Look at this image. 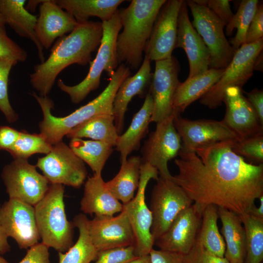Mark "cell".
Segmentation results:
<instances>
[{
  "instance_id": "obj_13",
  "label": "cell",
  "mask_w": 263,
  "mask_h": 263,
  "mask_svg": "<svg viewBox=\"0 0 263 263\" xmlns=\"http://www.w3.org/2000/svg\"><path fill=\"white\" fill-rule=\"evenodd\" d=\"M36 166L51 184L79 188L87 175L84 163L62 141L53 145L45 156L38 158Z\"/></svg>"
},
{
  "instance_id": "obj_31",
  "label": "cell",
  "mask_w": 263,
  "mask_h": 263,
  "mask_svg": "<svg viewBox=\"0 0 263 263\" xmlns=\"http://www.w3.org/2000/svg\"><path fill=\"white\" fill-rule=\"evenodd\" d=\"M67 138H88L92 140L116 145L119 134L114 125L112 114H101L94 116L72 129L66 135Z\"/></svg>"
},
{
  "instance_id": "obj_12",
  "label": "cell",
  "mask_w": 263,
  "mask_h": 263,
  "mask_svg": "<svg viewBox=\"0 0 263 263\" xmlns=\"http://www.w3.org/2000/svg\"><path fill=\"white\" fill-rule=\"evenodd\" d=\"M1 177L9 198L33 207L43 198L49 187L46 177L28 159H14L4 167Z\"/></svg>"
},
{
  "instance_id": "obj_48",
  "label": "cell",
  "mask_w": 263,
  "mask_h": 263,
  "mask_svg": "<svg viewBox=\"0 0 263 263\" xmlns=\"http://www.w3.org/2000/svg\"><path fill=\"white\" fill-rule=\"evenodd\" d=\"M246 98L256 113L261 122L263 124V91L255 88L249 92L243 91Z\"/></svg>"
},
{
  "instance_id": "obj_44",
  "label": "cell",
  "mask_w": 263,
  "mask_h": 263,
  "mask_svg": "<svg viewBox=\"0 0 263 263\" xmlns=\"http://www.w3.org/2000/svg\"><path fill=\"white\" fill-rule=\"evenodd\" d=\"M263 6L258 4L247 30L244 44H251L263 38Z\"/></svg>"
},
{
  "instance_id": "obj_28",
  "label": "cell",
  "mask_w": 263,
  "mask_h": 263,
  "mask_svg": "<svg viewBox=\"0 0 263 263\" xmlns=\"http://www.w3.org/2000/svg\"><path fill=\"white\" fill-rule=\"evenodd\" d=\"M218 212L222 224L221 233L225 245V257L229 263H244L245 233L240 216L221 207H218Z\"/></svg>"
},
{
  "instance_id": "obj_41",
  "label": "cell",
  "mask_w": 263,
  "mask_h": 263,
  "mask_svg": "<svg viewBox=\"0 0 263 263\" xmlns=\"http://www.w3.org/2000/svg\"><path fill=\"white\" fill-rule=\"evenodd\" d=\"M27 53L7 35L5 29L0 28V59L24 62Z\"/></svg>"
},
{
  "instance_id": "obj_1",
  "label": "cell",
  "mask_w": 263,
  "mask_h": 263,
  "mask_svg": "<svg viewBox=\"0 0 263 263\" xmlns=\"http://www.w3.org/2000/svg\"><path fill=\"white\" fill-rule=\"evenodd\" d=\"M238 140L196 149H181L174 163L178 169L171 180L193 201L202 215L209 205L229 210L240 218L249 214L263 195V164L246 162L232 149Z\"/></svg>"
},
{
  "instance_id": "obj_36",
  "label": "cell",
  "mask_w": 263,
  "mask_h": 263,
  "mask_svg": "<svg viewBox=\"0 0 263 263\" xmlns=\"http://www.w3.org/2000/svg\"><path fill=\"white\" fill-rule=\"evenodd\" d=\"M240 218L245 233L244 263H261L263 259V219L249 214Z\"/></svg>"
},
{
  "instance_id": "obj_7",
  "label": "cell",
  "mask_w": 263,
  "mask_h": 263,
  "mask_svg": "<svg viewBox=\"0 0 263 263\" xmlns=\"http://www.w3.org/2000/svg\"><path fill=\"white\" fill-rule=\"evenodd\" d=\"M263 38L244 44L237 50L218 82L202 97L201 104L216 109L223 102L225 90L231 87L242 88L253 75L257 57L263 52Z\"/></svg>"
},
{
  "instance_id": "obj_39",
  "label": "cell",
  "mask_w": 263,
  "mask_h": 263,
  "mask_svg": "<svg viewBox=\"0 0 263 263\" xmlns=\"http://www.w3.org/2000/svg\"><path fill=\"white\" fill-rule=\"evenodd\" d=\"M17 62L10 59H0V110L9 123L18 119L9 102L8 94V77L12 68Z\"/></svg>"
},
{
  "instance_id": "obj_30",
  "label": "cell",
  "mask_w": 263,
  "mask_h": 263,
  "mask_svg": "<svg viewBox=\"0 0 263 263\" xmlns=\"http://www.w3.org/2000/svg\"><path fill=\"white\" fill-rule=\"evenodd\" d=\"M123 0H56V3L75 18L77 23L96 17L101 22L110 19Z\"/></svg>"
},
{
  "instance_id": "obj_6",
  "label": "cell",
  "mask_w": 263,
  "mask_h": 263,
  "mask_svg": "<svg viewBox=\"0 0 263 263\" xmlns=\"http://www.w3.org/2000/svg\"><path fill=\"white\" fill-rule=\"evenodd\" d=\"M102 23L103 35L101 43L95 58L90 62L89 71L85 78L74 86H68L60 79L58 80L57 86L59 89L69 95L74 104H78L91 92L98 88L103 71H105L110 77L119 64L116 40L122 25L118 9L110 19Z\"/></svg>"
},
{
  "instance_id": "obj_25",
  "label": "cell",
  "mask_w": 263,
  "mask_h": 263,
  "mask_svg": "<svg viewBox=\"0 0 263 263\" xmlns=\"http://www.w3.org/2000/svg\"><path fill=\"white\" fill-rule=\"evenodd\" d=\"M25 0H0V13L5 24L20 37L30 39L36 45L41 62L44 60L43 48L39 43L35 28L37 18L25 7Z\"/></svg>"
},
{
  "instance_id": "obj_27",
  "label": "cell",
  "mask_w": 263,
  "mask_h": 263,
  "mask_svg": "<svg viewBox=\"0 0 263 263\" xmlns=\"http://www.w3.org/2000/svg\"><path fill=\"white\" fill-rule=\"evenodd\" d=\"M224 70L209 68L204 73L180 82L174 97L173 112L180 114L192 102L205 95L218 82Z\"/></svg>"
},
{
  "instance_id": "obj_32",
  "label": "cell",
  "mask_w": 263,
  "mask_h": 263,
  "mask_svg": "<svg viewBox=\"0 0 263 263\" xmlns=\"http://www.w3.org/2000/svg\"><path fill=\"white\" fill-rule=\"evenodd\" d=\"M88 221L85 214L75 216L73 222L79 231L78 240L66 252H58V263H91L96 259L98 251L90 239Z\"/></svg>"
},
{
  "instance_id": "obj_49",
  "label": "cell",
  "mask_w": 263,
  "mask_h": 263,
  "mask_svg": "<svg viewBox=\"0 0 263 263\" xmlns=\"http://www.w3.org/2000/svg\"><path fill=\"white\" fill-rule=\"evenodd\" d=\"M8 237L1 225L0 219V254H3L10 250V246L7 241Z\"/></svg>"
},
{
  "instance_id": "obj_34",
  "label": "cell",
  "mask_w": 263,
  "mask_h": 263,
  "mask_svg": "<svg viewBox=\"0 0 263 263\" xmlns=\"http://www.w3.org/2000/svg\"><path fill=\"white\" fill-rule=\"evenodd\" d=\"M218 207L212 205L206 207L202 214V221L197 239L211 253L224 257L225 245L217 225Z\"/></svg>"
},
{
  "instance_id": "obj_29",
  "label": "cell",
  "mask_w": 263,
  "mask_h": 263,
  "mask_svg": "<svg viewBox=\"0 0 263 263\" xmlns=\"http://www.w3.org/2000/svg\"><path fill=\"white\" fill-rule=\"evenodd\" d=\"M121 164L117 174L106 184L113 195L125 205L133 198L137 190L142 163L140 156H132Z\"/></svg>"
},
{
  "instance_id": "obj_37",
  "label": "cell",
  "mask_w": 263,
  "mask_h": 263,
  "mask_svg": "<svg viewBox=\"0 0 263 263\" xmlns=\"http://www.w3.org/2000/svg\"><path fill=\"white\" fill-rule=\"evenodd\" d=\"M52 147L53 145L41 134L30 133L26 131H22L14 146L8 151L14 159H28L36 153L47 154Z\"/></svg>"
},
{
  "instance_id": "obj_38",
  "label": "cell",
  "mask_w": 263,
  "mask_h": 263,
  "mask_svg": "<svg viewBox=\"0 0 263 263\" xmlns=\"http://www.w3.org/2000/svg\"><path fill=\"white\" fill-rule=\"evenodd\" d=\"M232 149L249 163L263 164V133L236 141Z\"/></svg>"
},
{
  "instance_id": "obj_26",
  "label": "cell",
  "mask_w": 263,
  "mask_h": 263,
  "mask_svg": "<svg viewBox=\"0 0 263 263\" xmlns=\"http://www.w3.org/2000/svg\"><path fill=\"white\" fill-rule=\"evenodd\" d=\"M152 111L153 100L149 92L143 105L134 115L128 129L118 137L115 147L120 153L121 163L125 162L132 151L139 149L142 139L148 132Z\"/></svg>"
},
{
  "instance_id": "obj_15",
  "label": "cell",
  "mask_w": 263,
  "mask_h": 263,
  "mask_svg": "<svg viewBox=\"0 0 263 263\" xmlns=\"http://www.w3.org/2000/svg\"><path fill=\"white\" fill-rule=\"evenodd\" d=\"M0 219L8 237L14 239L20 249H28L38 243L40 238L34 207L9 198L0 206Z\"/></svg>"
},
{
  "instance_id": "obj_17",
  "label": "cell",
  "mask_w": 263,
  "mask_h": 263,
  "mask_svg": "<svg viewBox=\"0 0 263 263\" xmlns=\"http://www.w3.org/2000/svg\"><path fill=\"white\" fill-rule=\"evenodd\" d=\"M175 113L173 124L182 141L181 149L193 151L196 149L218 142L238 140L236 134L222 120H191Z\"/></svg>"
},
{
  "instance_id": "obj_35",
  "label": "cell",
  "mask_w": 263,
  "mask_h": 263,
  "mask_svg": "<svg viewBox=\"0 0 263 263\" xmlns=\"http://www.w3.org/2000/svg\"><path fill=\"white\" fill-rule=\"evenodd\" d=\"M258 0H243L239 5L236 13L225 26V34L227 36L232 35L234 29L236 34L229 43L236 51L244 44L246 33L257 10Z\"/></svg>"
},
{
  "instance_id": "obj_33",
  "label": "cell",
  "mask_w": 263,
  "mask_h": 263,
  "mask_svg": "<svg viewBox=\"0 0 263 263\" xmlns=\"http://www.w3.org/2000/svg\"><path fill=\"white\" fill-rule=\"evenodd\" d=\"M69 146L96 175L101 174L106 162L113 150V147L107 143L82 138L71 139Z\"/></svg>"
},
{
  "instance_id": "obj_45",
  "label": "cell",
  "mask_w": 263,
  "mask_h": 263,
  "mask_svg": "<svg viewBox=\"0 0 263 263\" xmlns=\"http://www.w3.org/2000/svg\"><path fill=\"white\" fill-rule=\"evenodd\" d=\"M49 247L38 243L27 250L24 257L18 263H50Z\"/></svg>"
},
{
  "instance_id": "obj_20",
  "label": "cell",
  "mask_w": 263,
  "mask_h": 263,
  "mask_svg": "<svg viewBox=\"0 0 263 263\" xmlns=\"http://www.w3.org/2000/svg\"><path fill=\"white\" fill-rule=\"evenodd\" d=\"M201 221L202 215L192 205L178 214L154 244L160 250L188 254L195 243Z\"/></svg>"
},
{
  "instance_id": "obj_55",
  "label": "cell",
  "mask_w": 263,
  "mask_h": 263,
  "mask_svg": "<svg viewBox=\"0 0 263 263\" xmlns=\"http://www.w3.org/2000/svg\"><path fill=\"white\" fill-rule=\"evenodd\" d=\"M0 263H9L4 258L0 255Z\"/></svg>"
},
{
  "instance_id": "obj_51",
  "label": "cell",
  "mask_w": 263,
  "mask_h": 263,
  "mask_svg": "<svg viewBox=\"0 0 263 263\" xmlns=\"http://www.w3.org/2000/svg\"><path fill=\"white\" fill-rule=\"evenodd\" d=\"M127 263H151L150 257L149 254L140 256Z\"/></svg>"
},
{
  "instance_id": "obj_50",
  "label": "cell",
  "mask_w": 263,
  "mask_h": 263,
  "mask_svg": "<svg viewBox=\"0 0 263 263\" xmlns=\"http://www.w3.org/2000/svg\"><path fill=\"white\" fill-rule=\"evenodd\" d=\"M260 206L257 207L254 205L251 209L249 215L257 218L263 219V195L259 198Z\"/></svg>"
},
{
  "instance_id": "obj_3",
  "label": "cell",
  "mask_w": 263,
  "mask_h": 263,
  "mask_svg": "<svg viewBox=\"0 0 263 263\" xmlns=\"http://www.w3.org/2000/svg\"><path fill=\"white\" fill-rule=\"evenodd\" d=\"M131 75L130 68L121 63L110 77L105 89L96 98L64 117L52 115L54 103L48 96L32 95L38 102L43 115L39 124L40 134L52 145L61 141L74 128L89 119L101 114H112L115 95L122 82Z\"/></svg>"
},
{
  "instance_id": "obj_42",
  "label": "cell",
  "mask_w": 263,
  "mask_h": 263,
  "mask_svg": "<svg viewBox=\"0 0 263 263\" xmlns=\"http://www.w3.org/2000/svg\"><path fill=\"white\" fill-rule=\"evenodd\" d=\"M185 263H229L224 257L217 256L208 251L196 238L195 243L184 255Z\"/></svg>"
},
{
  "instance_id": "obj_2",
  "label": "cell",
  "mask_w": 263,
  "mask_h": 263,
  "mask_svg": "<svg viewBox=\"0 0 263 263\" xmlns=\"http://www.w3.org/2000/svg\"><path fill=\"white\" fill-rule=\"evenodd\" d=\"M103 35L102 22L78 23L68 35L56 42L48 58L35 66L30 83L40 96L50 93L57 75L68 66L90 63L92 54L98 48Z\"/></svg>"
},
{
  "instance_id": "obj_8",
  "label": "cell",
  "mask_w": 263,
  "mask_h": 263,
  "mask_svg": "<svg viewBox=\"0 0 263 263\" xmlns=\"http://www.w3.org/2000/svg\"><path fill=\"white\" fill-rule=\"evenodd\" d=\"M186 2L193 18L192 25L208 50L209 68L225 69L236 51L225 38L222 22L206 6L194 0Z\"/></svg>"
},
{
  "instance_id": "obj_11",
  "label": "cell",
  "mask_w": 263,
  "mask_h": 263,
  "mask_svg": "<svg viewBox=\"0 0 263 263\" xmlns=\"http://www.w3.org/2000/svg\"><path fill=\"white\" fill-rule=\"evenodd\" d=\"M175 113L156 123L155 130L145 141L141 150L142 163H148L157 170L161 178L171 180L168 163L176 157L182 148L181 139L173 119Z\"/></svg>"
},
{
  "instance_id": "obj_40",
  "label": "cell",
  "mask_w": 263,
  "mask_h": 263,
  "mask_svg": "<svg viewBox=\"0 0 263 263\" xmlns=\"http://www.w3.org/2000/svg\"><path fill=\"white\" fill-rule=\"evenodd\" d=\"M138 257L132 245L99 251L94 263H127Z\"/></svg>"
},
{
  "instance_id": "obj_22",
  "label": "cell",
  "mask_w": 263,
  "mask_h": 263,
  "mask_svg": "<svg viewBox=\"0 0 263 263\" xmlns=\"http://www.w3.org/2000/svg\"><path fill=\"white\" fill-rule=\"evenodd\" d=\"M39 9L35 30L43 49H48L56 38L71 33L78 23L56 0H44Z\"/></svg>"
},
{
  "instance_id": "obj_14",
  "label": "cell",
  "mask_w": 263,
  "mask_h": 263,
  "mask_svg": "<svg viewBox=\"0 0 263 263\" xmlns=\"http://www.w3.org/2000/svg\"><path fill=\"white\" fill-rule=\"evenodd\" d=\"M180 65L173 56L155 61L149 92L153 100L151 122H160L173 113V103L176 89L180 82L178 78Z\"/></svg>"
},
{
  "instance_id": "obj_47",
  "label": "cell",
  "mask_w": 263,
  "mask_h": 263,
  "mask_svg": "<svg viewBox=\"0 0 263 263\" xmlns=\"http://www.w3.org/2000/svg\"><path fill=\"white\" fill-rule=\"evenodd\" d=\"M20 132L7 126H0V150L8 151L19 137Z\"/></svg>"
},
{
  "instance_id": "obj_43",
  "label": "cell",
  "mask_w": 263,
  "mask_h": 263,
  "mask_svg": "<svg viewBox=\"0 0 263 263\" xmlns=\"http://www.w3.org/2000/svg\"><path fill=\"white\" fill-rule=\"evenodd\" d=\"M201 5L206 6L222 22L225 26L233 16L229 0H194Z\"/></svg>"
},
{
  "instance_id": "obj_10",
  "label": "cell",
  "mask_w": 263,
  "mask_h": 263,
  "mask_svg": "<svg viewBox=\"0 0 263 263\" xmlns=\"http://www.w3.org/2000/svg\"><path fill=\"white\" fill-rule=\"evenodd\" d=\"M192 204V200L180 186L171 180L159 177L152 190L149 208L152 217L150 231L154 241L167 230L181 211Z\"/></svg>"
},
{
  "instance_id": "obj_9",
  "label": "cell",
  "mask_w": 263,
  "mask_h": 263,
  "mask_svg": "<svg viewBox=\"0 0 263 263\" xmlns=\"http://www.w3.org/2000/svg\"><path fill=\"white\" fill-rule=\"evenodd\" d=\"M159 177L156 169L148 163H142L136 194L129 203L123 205L133 232L137 257L149 255L153 249L154 241L150 231L152 217L145 202V190L150 179L156 181Z\"/></svg>"
},
{
  "instance_id": "obj_16",
  "label": "cell",
  "mask_w": 263,
  "mask_h": 263,
  "mask_svg": "<svg viewBox=\"0 0 263 263\" xmlns=\"http://www.w3.org/2000/svg\"><path fill=\"white\" fill-rule=\"evenodd\" d=\"M183 0H169L160 9L144 52L150 61L172 56L177 38L178 17Z\"/></svg>"
},
{
  "instance_id": "obj_53",
  "label": "cell",
  "mask_w": 263,
  "mask_h": 263,
  "mask_svg": "<svg viewBox=\"0 0 263 263\" xmlns=\"http://www.w3.org/2000/svg\"><path fill=\"white\" fill-rule=\"evenodd\" d=\"M44 0H29L28 2L26 9L27 10L34 11L37 6L39 4H40Z\"/></svg>"
},
{
  "instance_id": "obj_23",
  "label": "cell",
  "mask_w": 263,
  "mask_h": 263,
  "mask_svg": "<svg viewBox=\"0 0 263 263\" xmlns=\"http://www.w3.org/2000/svg\"><path fill=\"white\" fill-rule=\"evenodd\" d=\"M151 72L150 61L145 56L136 73L127 77L118 88L113 102V113L119 135L123 131L125 115L130 102L136 95L140 97L144 95L146 88L151 81L153 74Z\"/></svg>"
},
{
  "instance_id": "obj_5",
  "label": "cell",
  "mask_w": 263,
  "mask_h": 263,
  "mask_svg": "<svg viewBox=\"0 0 263 263\" xmlns=\"http://www.w3.org/2000/svg\"><path fill=\"white\" fill-rule=\"evenodd\" d=\"M64 187L51 184L43 198L34 206L37 227L42 243L58 252L73 245L75 225L67 220L64 202Z\"/></svg>"
},
{
  "instance_id": "obj_18",
  "label": "cell",
  "mask_w": 263,
  "mask_h": 263,
  "mask_svg": "<svg viewBox=\"0 0 263 263\" xmlns=\"http://www.w3.org/2000/svg\"><path fill=\"white\" fill-rule=\"evenodd\" d=\"M223 102L226 109L222 121L236 134L238 141L263 133V124L242 88H228Z\"/></svg>"
},
{
  "instance_id": "obj_4",
  "label": "cell",
  "mask_w": 263,
  "mask_h": 263,
  "mask_svg": "<svg viewBox=\"0 0 263 263\" xmlns=\"http://www.w3.org/2000/svg\"><path fill=\"white\" fill-rule=\"evenodd\" d=\"M166 0H132L118 10L122 31L116 40L118 63L137 69L143 62V53L158 13Z\"/></svg>"
},
{
  "instance_id": "obj_21",
  "label": "cell",
  "mask_w": 263,
  "mask_h": 263,
  "mask_svg": "<svg viewBox=\"0 0 263 263\" xmlns=\"http://www.w3.org/2000/svg\"><path fill=\"white\" fill-rule=\"evenodd\" d=\"M176 48H183L188 57L189 66L188 78L209 69L208 50L190 21L186 0L183 1L178 15Z\"/></svg>"
},
{
  "instance_id": "obj_54",
  "label": "cell",
  "mask_w": 263,
  "mask_h": 263,
  "mask_svg": "<svg viewBox=\"0 0 263 263\" xmlns=\"http://www.w3.org/2000/svg\"><path fill=\"white\" fill-rule=\"evenodd\" d=\"M5 23L3 19V18L0 13V28H5Z\"/></svg>"
},
{
  "instance_id": "obj_19",
  "label": "cell",
  "mask_w": 263,
  "mask_h": 263,
  "mask_svg": "<svg viewBox=\"0 0 263 263\" xmlns=\"http://www.w3.org/2000/svg\"><path fill=\"white\" fill-rule=\"evenodd\" d=\"M91 241L98 252L134 245L133 232L125 210L116 216L95 217L88 221Z\"/></svg>"
},
{
  "instance_id": "obj_24",
  "label": "cell",
  "mask_w": 263,
  "mask_h": 263,
  "mask_svg": "<svg viewBox=\"0 0 263 263\" xmlns=\"http://www.w3.org/2000/svg\"><path fill=\"white\" fill-rule=\"evenodd\" d=\"M80 209L95 217H110L121 212L123 205L109 190L101 174H94L85 183Z\"/></svg>"
},
{
  "instance_id": "obj_46",
  "label": "cell",
  "mask_w": 263,
  "mask_h": 263,
  "mask_svg": "<svg viewBox=\"0 0 263 263\" xmlns=\"http://www.w3.org/2000/svg\"><path fill=\"white\" fill-rule=\"evenodd\" d=\"M149 255L151 263H185L184 255L177 253L152 249Z\"/></svg>"
},
{
  "instance_id": "obj_52",
  "label": "cell",
  "mask_w": 263,
  "mask_h": 263,
  "mask_svg": "<svg viewBox=\"0 0 263 263\" xmlns=\"http://www.w3.org/2000/svg\"><path fill=\"white\" fill-rule=\"evenodd\" d=\"M263 69V52H262L256 58L255 63L254 70L262 71Z\"/></svg>"
}]
</instances>
